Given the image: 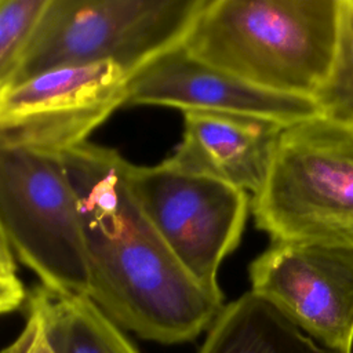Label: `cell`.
Instances as JSON below:
<instances>
[{
    "mask_svg": "<svg viewBox=\"0 0 353 353\" xmlns=\"http://www.w3.org/2000/svg\"><path fill=\"white\" fill-rule=\"evenodd\" d=\"M342 0H204L182 44L263 91L310 98L336 47Z\"/></svg>",
    "mask_w": 353,
    "mask_h": 353,
    "instance_id": "2",
    "label": "cell"
},
{
    "mask_svg": "<svg viewBox=\"0 0 353 353\" xmlns=\"http://www.w3.org/2000/svg\"><path fill=\"white\" fill-rule=\"evenodd\" d=\"M43 316L57 353H139L130 338L88 296L36 287L28 295Z\"/></svg>",
    "mask_w": 353,
    "mask_h": 353,
    "instance_id": "12",
    "label": "cell"
},
{
    "mask_svg": "<svg viewBox=\"0 0 353 353\" xmlns=\"http://www.w3.org/2000/svg\"><path fill=\"white\" fill-rule=\"evenodd\" d=\"M15 261L0 229V276H17Z\"/></svg>",
    "mask_w": 353,
    "mask_h": 353,
    "instance_id": "17",
    "label": "cell"
},
{
    "mask_svg": "<svg viewBox=\"0 0 353 353\" xmlns=\"http://www.w3.org/2000/svg\"><path fill=\"white\" fill-rule=\"evenodd\" d=\"M250 210L272 241L353 247V128L321 117L285 127Z\"/></svg>",
    "mask_w": 353,
    "mask_h": 353,
    "instance_id": "3",
    "label": "cell"
},
{
    "mask_svg": "<svg viewBox=\"0 0 353 353\" xmlns=\"http://www.w3.org/2000/svg\"><path fill=\"white\" fill-rule=\"evenodd\" d=\"M0 229L44 288L87 296L84 234L62 153L0 138Z\"/></svg>",
    "mask_w": 353,
    "mask_h": 353,
    "instance_id": "5",
    "label": "cell"
},
{
    "mask_svg": "<svg viewBox=\"0 0 353 353\" xmlns=\"http://www.w3.org/2000/svg\"><path fill=\"white\" fill-rule=\"evenodd\" d=\"M62 157L84 234L87 296L145 341H194L223 309V292L200 284L148 221L130 188L131 163L88 142Z\"/></svg>",
    "mask_w": 353,
    "mask_h": 353,
    "instance_id": "1",
    "label": "cell"
},
{
    "mask_svg": "<svg viewBox=\"0 0 353 353\" xmlns=\"http://www.w3.org/2000/svg\"><path fill=\"white\" fill-rule=\"evenodd\" d=\"M125 105L261 117L285 127L320 117L313 99L252 87L192 55L182 43L160 52L127 79Z\"/></svg>",
    "mask_w": 353,
    "mask_h": 353,
    "instance_id": "9",
    "label": "cell"
},
{
    "mask_svg": "<svg viewBox=\"0 0 353 353\" xmlns=\"http://www.w3.org/2000/svg\"><path fill=\"white\" fill-rule=\"evenodd\" d=\"M312 99L321 119L353 128V0H342L334 58Z\"/></svg>",
    "mask_w": 353,
    "mask_h": 353,
    "instance_id": "13",
    "label": "cell"
},
{
    "mask_svg": "<svg viewBox=\"0 0 353 353\" xmlns=\"http://www.w3.org/2000/svg\"><path fill=\"white\" fill-rule=\"evenodd\" d=\"M26 321L19 335L0 353H57L48 341L43 316L34 302L28 299Z\"/></svg>",
    "mask_w": 353,
    "mask_h": 353,
    "instance_id": "15",
    "label": "cell"
},
{
    "mask_svg": "<svg viewBox=\"0 0 353 353\" xmlns=\"http://www.w3.org/2000/svg\"><path fill=\"white\" fill-rule=\"evenodd\" d=\"M285 125L261 117L185 112L182 141L167 160L251 197L263 188Z\"/></svg>",
    "mask_w": 353,
    "mask_h": 353,
    "instance_id": "10",
    "label": "cell"
},
{
    "mask_svg": "<svg viewBox=\"0 0 353 353\" xmlns=\"http://www.w3.org/2000/svg\"><path fill=\"white\" fill-rule=\"evenodd\" d=\"M251 291L319 345L353 349V247L277 240L248 268Z\"/></svg>",
    "mask_w": 353,
    "mask_h": 353,
    "instance_id": "7",
    "label": "cell"
},
{
    "mask_svg": "<svg viewBox=\"0 0 353 353\" xmlns=\"http://www.w3.org/2000/svg\"><path fill=\"white\" fill-rule=\"evenodd\" d=\"M142 212L182 266L205 288L222 291L218 270L240 243L251 196L167 159L128 168Z\"/></svg>",
    "mask_w": 353,
    "mask_h": 353,
    "instance_id": "6",
    "label": "cell"
},
{
    "mask_svg": "<svg viewBox=\"0 0 353 353\" xmlns=\"http://www.w3.org/2000/svg\"><path fill=\"white\" fill-rule=\"evenodd\" d=\"M203 3L48 0L11 87L52 69L105 61L117 63L130 76L182 43Z\"/></svg>",
    "mask_w": 353,
    "mask_h": 353,
    "instance_id": "4",
    "label": "cell"
},
{
    "mask_svg": "<svg viewBox=\"0 0 353 353\" xmlns=\"http://www.w3.org/2000/svg\"><path fill=\"white\" fill-rule=\"evenodd\" d=\"M48 0H0V97L11 87Z\"/></svg>",
    "mask_w": 353,
    "mask_h": 353,
    "instance_id": "14",
    "label": "cell"
},
{
    "mask_svg": "<svg viewBox=\"0 0 353 353\" xmlns=\"http://www.w3.org/2000/svg\"><path fill=\"white\" fill-rule=\"evenodd\" d=\"M127 79L110 61L30 77L0 97V138L59 153L81 145L125 105Z\"/></svg>",
    "mask_w": 353,
    "mask_h": 353,
    "instance_id": "8",
    "label": "cell"
},
{
    "mask_svg": "<svg viewBox=\"0 0 353 353\" xmlns=\"http://www.w3.org/2000/svg\"><path fill=\"white\" fill-rule=\"evenodd\" d=\"M197 353H339L302 332L251 290L223 306Z\"/></svg>",
    "mask_w": 353,
    "mask_h": 353,
    "instance_id": "11",
    "label": "cell"
},
{
    "mask_svg": "<svg viewBox=\"0 0 353 353\" xmlns=\"http://www.w3.org/2000/svg\"><path fill=\"white\" fill-rule=\"evenodd\" d=\"M26 292L17 276H0V314L22 306Z\"/></svg>",
    "mask_w": 353,
    "mask_h": 353,
    "instance_id": "16",
    "label": "cell"
}]
</instances>
